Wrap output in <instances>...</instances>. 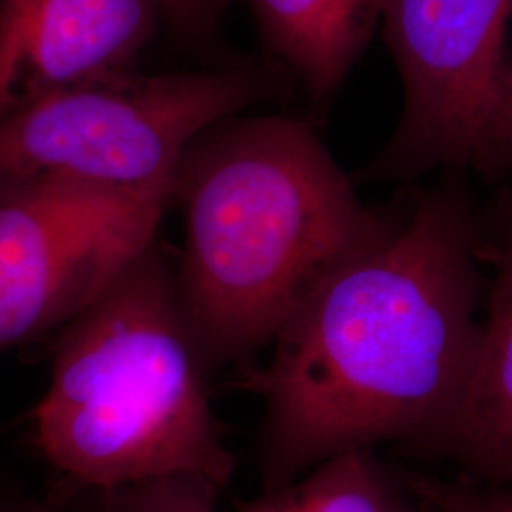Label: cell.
Wrapping results in <instances>:
<instances>
[{"label": "cell", "instance_id": "8992f818", "mask_svg": "<svg viewBox=\"0 0 512 512\" xmlns=\"http://www.w3.org/2000/svg\"><path fill=\"white\" fill-rule=\"evenodd\" d=\"M382 21L404 105L366 179L478 169L507 65L512 0H384Z\"/></svg>", "mask_w": 512, "mask_h": 512}, {"label": "cell", "instance_id": "5b68a950", "mask_svg": "<svg viewBox=\"0 0 512 512\" xmlns=\"http://www.w3.org/2000/svg\"><path fill=\"white\" fill-rule=\"evenodd\" d=\"M171 184L0 192V353L61 330L158 239Z\"/></svg>", "mask_w": 512, "mask_h": 512}, {"label": "cell", "instance_id": "4fadbf2b", "mask_svg": "<svg viewBox=\"0 0 512 512\" xmlns=\"http://www.w3.org/2000/svg\"><path fill=\"white\" fill-rule=\"evenodd\" d=\"M512 169V44H509L507 65L503 73V82L499 90V99L495 107L494 120L486 139L478 173L484 175H503Z\"/></svg>", "mask_w": 512, "mask_h": 512}, {"label": "cell", "instance_id": "8fae6325", "mask_svg": "<svg viewBox=\"0 0 512 512\" xmlns=\"http://www.w3.org/2000/svg\"><path fill=\"white\" fill-rule=\"evenodd\" d=\"M219 488L190 476L156 478L114 488H76L74 512H219Z\"/></svg>", "mask_w": 512, "mask_h": 512}, {"label": "cell", "instance_id": "5bb4252c", "mask_svg": "<svg viewBox=\"0 0 512 512\" xmlns=\"http://www.w3.org/2000/svg\"><path fill=\"white\" fill-rule=\"evenodd\" d=\"M73 494L74 486L69 480L44 497L0 490V512H63Z\"/></svg>", "mask_w": 512, "mask_h": 512}, {"label": "cell", "instance_id": "9a60e30c", "mask_svg": "<svg viewBox=\"0 0 512 512\" xmlns=\"http://www.w3.org/2000/svg\"><path fill=\"white\" fill-rule=\"evenodd\" d=\"M351 16L366 40L372 35L378 19H382L384 0H348Z\"/></svg>", "mask_w": 512, "mask_h": 512}, {"label": "cell", "instance_id": "2e32d148", "mask_svg": "<svg viewBox=\"0 0 512 512\" xmlns=\"http://www.w3.org/2000/svg\"><path fill=\"white\" fill-rule=\"evenodd\" d=\"M230 0H184V25L202 23Z\"/></svg>", "mask_w": 512, "mask_h": 512}, {"label": "cell", "instance_id": "277c9868", "mask_svg": "<svg viewBox=\"0 0 512 512\" xmlns=\"http://www.w3.org/2000/svg\"><path fill=\"white\" fill-rule=\"evenodd\" d=\"M268 90L255 71H129L44 95L0 120V192L46 183L167 186L196 137Z\"/></svg>", "mask_w": 512, "mask_h": 512}, {"label": "cell", "instance_id": "7a4b0ae2", "mask_svg": "<svg viewBox=\"0 0 512 512\" xmlns=\"http://www.w3.org/2000/svg\"><path fill=\"white\" fill-rule=\"evenodd\" d=\"M184 249L177 293L207 374L241 365L338 266L395 224L365 207L310 124L224 120L171 179Z\"/></svg>", "mask_w": 512, "mask_h": 512}, {"label": "cell", "instance_id": "3957f363", "mask_svg": "<svg viewBox=\"0 0 512 512\" xmlns=\"http://www.w3.org/2000/svg\"><path fill=\"white\" fill-rule=\"evenodd\" d=\"M156 239L59 330L37 444L76 488L190 476L222 490L236 469Z\"/></svg>", "mask_w": 512, "mask_h": 512}, {"label": "cell", "instance_id": "52a82bcc", "mask_svg": "<svg viewBox=\"0 0 512 512\" xmlns=\"http://www.w3.org/2000/svg\"><path fill=\"white\" fill-rule=\"evenodd\" d=\"M160 0H0V120L84 82L129 73Z\"/></svg>", "mask_w": 512, "mask_h": 512}, {"label": "cell", "instance_id": "6da1fadb", "mask_svg": "<svg viewBox=\"0 0 512 512\" xmlns=\"http://www.w3.org/2000/svg\"><path fill=\"white\" fill-rule=\"evenodd\" d=\"M478 258L469 200L446 184L313 291L238 378L264 401V492L378 442L439 439L475 355Z\"/></svg>", "mask_w": 512, "mask_h": 512}, {"label": "cell", "instance_id": "30bf717a", "mask_svg": "<svg viewBox=\"0 0 512 512\" xmlns=\"http://www.w3.org/2000/svg\"><path fill=\"white\" fill-rule=\"evenodd\" d=\"M368 450L327 459L291 484L241 503L238 512H403Z\"/></svg>", "mask_w": 512, "mask_h": 512}, {"label": "cell", "instance_id": "e0dca14e", "mask_svg": "<svg viewBox=\"0 0 512 512\" xmlns=\"http://www.w3.org/2000/svg\"><path fill=\"white\" fill-rule=\"evenodd\" d=\"M164 16L184 25V0H160Z\"/></svg>", "mask_w": 512, "mask_h": 512}, {"label": "cell", "instance_id": "ba28073f", "mask_svg": "<svg viewBox=\"0 0 512 512\" xmlns=\"http://www.w3.org/2000/svg\"><path fill=\"white\" fill-rule=\"evenodd\" d=\"M478 255L492 264L488 311L458 406L427 450L458 463L467 478L512 484V194L492 209Z\"/></svg>", "mask_w": 512, "mask_h": 512}, {"label": "cell", "instance_id": "9c48e42d", "mask_svg": "<svg viewBox=\"0 0 512 512\" xmlns=\"http://www.w3.org/2000/svg\"><path fill=\"white\" fill-rule=\"evenodd\" d=\"M268 48L313 99L336 92L366 40L348 0H251Z\"/></svg>", "mask_w": 512, "mask_h": 512}, {"label": "cell", "instance_id": "7c38bea8", "mask_svg": "<svg viewBox=\"0 0 512 512\" xmlns=\"http://www.w3.org/2000/svg\"><path fill=\"white\" fill-rule=\"evenodd\" d=\"M406 486L421 512H512L509 484L408 476Z\"/></svg>", "mask_w": 512, "mask_h": 512}]
</instances>
